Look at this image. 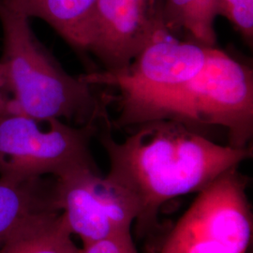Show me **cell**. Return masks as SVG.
Wrapping results in <instances>:
<instances>
[{"label":"cell","mask_w":253,"mask_h":253,"mask_svg":"<svg viewBox=\"0 0 253 253\" xmlns=\"http://www.w3.org/2000/svg\"><path fill=\"white\" fill-rule=\"evenodd\" d=\"M123 142L111 127L96 137L107 154L106 177L130 195L138 209L136 222L152 226L168 201L199 192L222 173L253 157V146L218 145L176 120L154 119L136 125Z\"/></svg>","instance_id":"1"},{"label":"cell","mask_w":253,"mask_h":253,"mask_svg":"<svg viewBox=\"0 0 253 253\" xmlns=\"http://www.w3.org/2000/svg\"><path fill=\"white\" fill-rule=\"evenodd\" d=\"M3 54L0 60L9 110L40 120L113 128L111 91L67 73L35 36L30 18L0 0Z\"/></svg>","instance_id":"2"},{"label":"cell","mask_w":253,"mask_h":253,"mask_svg":"<svg viewBox=\"0 0 253 253\" xmlns=\"http://www.w3.org/2000/svg\"><path fill=\"white\" fill-rule=\"evenodd\" d=\"M154 119L176 120L196 130L199 126H221L227 129L228 145L251 146L252 67L217 47L212 48L199 73L158 101L147 111L142 123Z\"/></svg>","instance_id":"3"},{"label":"cell","mask_w":253,"mask_h":253,"mask_svg":"<svg viewBox=\"0 0 253 253\" xmlns=\"http://www.w3.org/2000/svg\"><path fill=\"white\" fill-rule=\"evenodd\" d=\"M212 48L173 36L162 26L124 69L91 71L80 77L112 92L118 107L113 127L134 126L158 101L199 73Z\"/></svg>","instance_id":"4"},{"label":"cell","mask_w":253,"mask_h":253,"mask_svg":"<svg viewBox=\"0 0 253 253\" xmlns=\"http://www.w3.org/2000/svg\"><path fill=\"white\" fill-rule=\"evenodd\" d=\"M99 128L7 111L0 116V178L22 183L46 175L58 178L82 168L99 169L90 147Z\"/></svg>","instance_id":"5"},{"label":"cell","mask_w":253,"mask_h":253,"mask_svg":"<svg viewBox=\"0 0 253 253\" xmlns=\"http://www.w3.org/2000/svg\"><path fill=\"white\" fill-rule=\"evenodd\" d=\"M233 168L197 192L171 234L215 253H247L253 239L248 177Z\"/></svg>","instance_id":"6"},{"label":"cell","mask_w":253,"mask_h":253,"mask_svg":"<svg viewBox=\"0 0 253 253\" xmlns=\"http://www.w3.org/2000/svg\"><path fill=\"white\" fill-rule=\"evenodd\" d=\"M53 197L71 234L83 245L130 231L138 217L130 195L99 169L82 168L54 178Z\"/></svg>","instance_id":"7"},{"label":"cell","mask_w":253,"mask_h":253,"mask_svg":"<svg viewBox=\"0 0 253 253\" xmlns=\"http://www.w3.org/2000/svg\"><path fill=\"white\" fill-rule=\"evenodd\" d=\"M163 26L162 0H97L83 31V54L105 72L124 69Z\"/></svg>","instance_id":"8"},{"label":"cell","mask_w":253,"mask_h":253,"mask_svg":"<svg viewBox=\"0 0 253 253\" xmlns=\"http://www.w3.org/2000/svg\"><path fill=\"white\" fill-rule=\"evenodd\" d=\"M72 235L59 211H45L14 229L0 243V253H80Z\"/></svg>","instance_id":"9"},{"label":"cell","mask_w":253,"mask_h":253,"mask_svg":"<svg viewBox=\"0 0 253 253\" xmlns=\"http://www.w3.org/2000/svg\"><path fill=\"white\" fill-rule=\"evenodd\" d=\"M219 0H162L163 27L173 36L208 47H217L215 21Z\"/></svg>","instance_id":"10"},{"label":"cell","mask_w":253,"mask_h":253,"mask_svg":"<svg viewBox=\"0 0 253 253\" xmlns=\"http://www.w3.org/2000/svg\"><path fill=\"white\" fill-rule=\"evenodd\" d=\"M42 178L22 183L0 178V243L28 218L45 211H58L53 197L54 183L49 186Z\"/></svg>","instance_id":"11"},{"label":"cell","mask_w":253,"mask_h":253,"mask_svg":"<svg viewBox=\"0 0 253 253\" xmlns=\"http://www.w3.org/2000/svg\"><path fill=\"white\" fill-rule=\"evenodd\" d=\"M27 17L41 19L83 54V31L97 0H7Z\"/></svg>","instance_id":"12"},{"label":"cell","mask_w":253,"mask_h":253,"mask_svg":"<svg viewBox=\"0 0 253 253\" xmlns=\"http://www.w3.org/2000/svg\"><path fill=\"white\" fill-rule=\"evenodd\" d=\"M220 16L229 20L249 45L253 42V0H219Z\"/></svg>","instance_id":"13"},{"label":"cell","mask_w":253,"mask_h":253,"mask_svg":"<svg viewBox=\"0 0 253 253\" xmlns=\"http://www.w3.org/2000/svg\"><path fill=\"white\" fill-rule=\"evenodd\" d=\"M130 231L83 245L80 253H138Z\"/></svg>","instance_id":"14"},{"label":"cell","mask_w":253,"mask_h":253,"mask_svg":"<svg viewBox=\"0 0 253 253\" xmlns=\"http://www.w3.org/2000/svg\"><path fill=\"white\" fill-rule=\"evenodd\" d=\"M9 96L6 89L4 75L0 64V116L9 110Z\"/></svg>","instance_id":"15"}]
</instances>
